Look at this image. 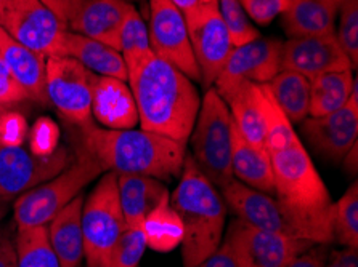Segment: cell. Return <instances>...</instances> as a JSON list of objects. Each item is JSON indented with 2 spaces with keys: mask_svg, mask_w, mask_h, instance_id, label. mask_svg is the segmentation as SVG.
I'll use <instances>...</instances> for the list:
<instances>
[{
  "mask_svg": "<svg viewBox=\"0 0 358 267\" xmlns=\"http://www.w3.org/2000/svg\"><path fill=\"white\" fill-rule=\"evenodd\" d=\"M127 84L142 130L187 144L201 106L193 80L150 52L127 66Z\"/></svg>",
  "mask_w": 358,
  "mask_h": 267,
  "instance_id": "cell-1",
  "label": "cell"
},
{
  "mask_svg": "<svg viewBox=\"0 0 358 267\" xmlns=\"http://www.w3.org/2000/svg\"><path fill=\"white\" fill-rule=\"evenodd\" d=\"M80 133L83 146L103 171L142 174L161 181L180 176L185 163V144L146 130H108L92 122Z\"/></svg>",
  "mask_w": 358,
  "mask_h": 267,
  "instance_id": "cell-2",
  "label": "cell"
},
{
  "mask_svg": "<svg viewBox=\"0 0 358 267\" xmlns=\"http://www.w3.org/2000/svg\"><path fill=\"white\" fill-rule=\"evenodd\" d=\"M180 174V183L171 195V205L183 224V267H194L222 245L227 204L193 157H185Z\"/></svg>",
  "mask_w": 358,
  "mask_h": 267,
  "instance_id": "cell-3",
  "label": "cell"
},
{
  "mask_svg": "<svg viewBox=\"0 0 358 267\" xmlns=\"http://www.w3.org/2000/svg\"><path fill=\"white\" fill-rule=\"evenodd\" d=\"M273 188L281 204L331 231V195L299 136L270 147ZM333 234V231H331Z\"/></svg>",
  "mask_w": 358,
  "mask_h": 267,
  "instance_id": "cell-4",
  "label": "cell"
},
{
  "mask_svg": "<svg viewBox=\"0 0 358 267\" xmlns=\"http://www.w3.org/2000/svg\"><path fill=\"white\" fill-rule=\"evenodd\" d=\"M222 197L238 220L246 222L248 226L315 245L334 242L333 234L328 229L287 208L272 195L244 186L235 178L222 188Z\"/></svg>",
  "mask_w": 358,
  "mask_h": 267,
  "instance_id": "cell-5",
  "label": "cell"
},
{
  "mask_svg": "<svg viewBox=\"0 0 358 267\" xmlns=\"http://www.w3.org/2000/svg\"><path fill=\"white\" fill-rule=\"evenodd\" d=\"M100 173L103 168L99 160L80 146L73 162L62 173L16 199L13 206L16 227L47 226Z\"/></svg>",
  "mask_w": 358,
  "mask_h": 267,
  "instance_id": "cell-6",
  "label": "cell"
},
{
  "mask_svg": "<svg viewBox=\"0 0 358 267\" xmlns=\"http://www.w3.org/2000/svg\"><path fill=\"white\" fill-rule=\"evenodd\" d=\"M193 159L206 178L220 189L233 179V121L229 106L209 86L192 132Z\"/></svg>",
  "mask_w": 358,
  "mask_h": 267,
  "instance_id": "cell-7",
  "label": "cell"
},
{
  "mask_svg": "<svg viewBox=\"0 0 358 267\" xmlns=\"http://www.w3.org/2000/svg\"><path fill=\"white\" fill-rule=\"evenodd\" d=\"M126 226L116 173L106 171L84 200L83 236L85 267H108L113 248Z\"/></svg>",
  "mask_w": 358,
  "mask_h": 267,
  "instance_id": "cell-8",
  "label": "cell"
},
{
  "mask_svg": "<svg viewBox=\"0 0 358 267\" xmlns=\"http://www.w3.org/2000/svg\"><path fill=\"white\" fill-rule=\"evenodd\" d=\"M0 27L29 50L58 56L68 27L41 0H10L0 10Z\"/></svg>",
  "mask_w": 358,
  "mask_h": 267,
  "instance_id": "cell-9",
  "label": "cell"
},
{
  "mask_svg": "<svg viewBox=\"0 0 358 267\" xmlns=\"http://www.w3.org/2000/svg\"><path fill=\"white\" fill-rule=\"evenodd\" d=\"M92 77L94 74L73 58H47L48 102L64 121L79 128L92 123Z\"/></svg>",
  "mask_w": 358,
  "mask_h": 267,
  "instance_id": "cell-10",
  "label": "cell"
},
{
  "mask_svg": "<svg viewBox=\"0 0 358 267\" xmlns=\"http://www.w3.org/2000/svg\"><path fill=\"white\" fill-rule=\"evenodd\" d=\"M73 159L64 146H58L48 155H39L23 146L0 143V200L18 199L26 190L62 173Z\"/></svg>",
  "mask_w": 358,
  "mask_h": 267,
  "instance_id": "cell-11",
  "label": "cell"
},
{
  "mask_svg": "<svg viewBox=\"0 0 358 267\" xmlns=\"http://www.w3.org/2000/svg\"><path fill=\"white\" fill-rule=\"evenodd\" d=\"M183 16L192 50L201 70V82L213 86L235 48L222 21L217 0L199 2Z\"/></svg>",
  "mask_w": 358,
  "mask_h": 267,
  "instance_id": "cell-12",
  "label": "cell"
},
{
  "mask_svg": "<svg viewBox=\"0 0 358 267\" xmlns=\"http://www.w3.org/2000/svg\"><path fill=\"white\" fill-rule=\"evenodd\" d=\"M236 267H285L297 254L312 248V242L265 232L236 218L225 241Z\"/></svg>",
  "mask_w": 358,
  "mask_h": 267,
  "instance_id": "cell-13",
  "label": "cell"
},
{
  "mask_svg": "<svg viewBox=\"0 0 358 267\" xmlns=\"http://www.w3.org/2000/svg\"><path fill=\"white\" fill-rule=\"evenodd\" d=\"M150 47L159 56L185 74L201 82V70L189 43L185 16L171 0H150Z\"/></svg>",
  "mask_w": 358,
  "mask_h": 267,
  "instance_id": "cell-14",
  "label": "cell"
},
{
  "mask_svg": "<svg viewBox=\"0 0 358 267\" xmlns=\"http://www.w3.org/2000/svg\"><path fill=\"white\" fill-rule=\"evenodd\" d=\"M281 50L283 42L264 37H257L246 45L235 47L214 82L215 91L222 93L240 82L268 84L281 70Z\"/></svg>",
  "mask_w": 358,
  "mask_h": 267,
  "instance_id": "cell-15",
  "label": "cell"
},
{
  "mask_svg": "<svg viewBox=\"0 0 358 267\" xmlns=\"http://www.w3.org/2000/svg\"><path fill=\"white\" fill-rule=\"evenodd\" d=\"M301 130L318 154L333 162L343 160L358 139L357 82L345 106L328 116L307 117L301 122Z\"/></svg>",
  "mask_w": 358,
  "mask_h": 267,
  "instance_id": "cell-16",
  "label": "cell"
},
{
  "mask_svg": "<svg viewBox=\"0 0 358 267\" xmlns=\"http://www.w3.org/2000/svg\"><path fill=\"white\" fill-rule=\"evenodd\" d=\"M281 69L294 70L308 80L322 74L352 70V64L341 48L336 34L294 37L283 43Z\"/></svg>",
  "mask_w": 358,
  "mask_h": 267,
  "instance_id": "cell-17",
  "label": "cell"
},
{
  "mask_svg": "<svg viewBox=\"0 0 358 267\" xmlns=\"http://www.w3.org/2000/svg\"><path fill=\"white\" fill-rule=\"evenodd\" d=\"M92 117L103 128L132 130L138 123V112L127 82L94 74Z\"/></svg>",
  "mask_w": 358,
  "mask_h": 267,
  "instance_id": "cell-18",
  "label": "cell"
},
{
  "mask_svg": "<svg viewBox=\"0 0 358 267\" xmlns=\"http://www.w3.org/2000/svg\"><path fill=\"white\" fill-rule=\"evenodd\" d=\"M134 5L126 0H85L69 20L68 31L105 43L119 52V36Z\"/></svg>",
  "mask_w": 358,
  "mask_h": 267,
  "instance_id": "cell-19",
  "label": "cell"
},
{
  "mask_svg": "<svg viewBox=\"0 0 358 267\" xmlns=\"http://www.w3.org/2000/svg\"><path fill=\"white\" fill-rule=\"evenodd\" d=\"M0 66L23 86L29 100L47 105V58L21 45L2 27H0Z\"/></svg>",
  "mask_w": 358,
  "mask_h": 267,
  "instance_id": "cell-20",
  "label": "cell"
},
{
  "mask_svg": "<svg viewBox=\"0 0 358 267\" xmlns=\"http://www.w3.org/2000/svg\"><path fill=\"white\" fill-rule=\"evenodd\" d=\"M84 195L79 194L47 224L48 241L62 267H80L84 259Z\"/></svg>",
  "mask_w": 358,
  "mask_h": 267,
  "instance_id": "cell-21",
  "label": "cell"
},
{
  "mask_svg": "<svg viewBox=\"0 0 358 267\" xmlns=\"http://www.w3.org/2000/svg\"><path fill=\"white\" fill-rule=\"evenodd\" d=\"M58 56L76 59L92 74L127 82V68L122 54L115 48L85 36L71 31L64 32Z\"/></svg>",
  "mask_w": 358,
  "mask_h": 267,
  "instance_id": "cell-22",
  "label": "cell"
},
{
  "mask_svg": "<svg viewBox=\"0 0 358 267\" xmlns=\"http://www.w3.org/2000/svg\"><path fill=\"white\" fill-rule=\"evenodd\" d=\"M231 171L236 181L264 194H273V170L268 151L264 144L248 141L233 123Z\"/></svg>",
  "mask_w": 358,
  "mask_h": 267,
  "instance_id": "cell-23",
  "label": "cell"
},
{
  "mask_svg": "<svg viewBox=\"0 0 358 267\" xmlns=\"http://www.w3.org/2000/svg\"><path fill=\"white\" fill-rule=\"evenodd\" d=\"M338 0H289L283 13V27L289 39L334 34Z\"/></svg>",
  "mask_w": 358,
  "mask_h": 267,
  "instance_id": "cell-24",
  "label": "cell"
},
{
  "mask_svg": "<svg viewBox=\"0 0 358 267\" xmlns=\"http://www.w3.org/2000/svg\"><path fill=\"white\" fill-rule=\"evenodd\" d=\"M219 95L229 106L231 121L238 132L251 143L264 144L262 85L240 82Z\"/></svg>",
  "mask_w": 358,
  "mask_h": 267,
  "instance_id": "cell-25",
  "label": "cell"
},
{
  "mask_svg": "<svg viewBox=\"0 0 358 267\" xmlns=\"http://www.w3.org/2000/svg\"><path fill=\"white\" fill-rule=\"evenodd\" d=\"M117 192L126 224L143 226L146 215L169 197V189L159 179L142 174H116Z\"/></svg>",
  "mask_w": 358,
  "mask_h": 267,
  "instance_id": "cell-26",
  "label": "cell"
},
{
  "mask_svg": "<svg viewBox=\"0 0 358 267\" xmlns=\"http://www.w3.org/2000/svg\"><path fill=\"white\" fill-rule=\"evenodd\" d=\"M278 107L292 125L301 123L310 112V80L294 70L281 69L265 84Z\"/></svg>",
  "mask_w": 358,
  "mask_h": 267,
  "instance_id": "cell-27",
  "label": "cell"
},
{
  "mask_svg": "<svg viewBox=\"0 0 358 267\" xmlns=\"http://www.w3.org/2000/svg\"><path fill=\"white\" fill-rule=\"evenodd\" d=\"M355 79L352 70L322 74L310 80V117H323L347 105L354 90Z\"/></svg>",
  "mask_w": 358,
  "mask_h": 267,
  "instance_id": "cell-28",
  "label": "cell"
},
{
  "mask_svg": "<svg viewBox=\"0 0 358 267\" xmlns=\"http://www.w3.org/2000/svg\"><path fill=\"white\" fill-rule=\"evenodd\" d=\"M146 247L159 253H169L183 241V224L180 216L171 205V195L162 199L143 221Z\"/></svg>",
  "mask_w": 358,
  "mask_h": 267,
  "instance_id": "cell-29",
  "label": "cell"
},
{
  "mask_svg": "<svg viewBox=\"0 0 358 267\" xmlns=\"http://www.w3.org/2000/svg\"><path fill=\"white\" fill-rule=\"evenodd\" d=\"M15 250L18 267H62L48 241L47 226L16 227Z\"/></svg>",
  "mask_w": 358,
  "mask_h": 267,
  "instance_id": "cell-30",
  "label": "cell"
},
{
  "mask_svg": "<svg viewBox=\"0 0 358 267\" xmlns=\"http://www.w3.org/2000/svg\"><path fill=\"white\" fill-rule=\"evenodd\" d=\"M331 231L333 241L345 248H358V186L345 190L343 197L331 205Z\"/></svg>",
  "mask_w": 358,
  "mask_h": 267,
  "instance_id": "cell-31",
  "label": "cell"
},
{
  "mask_svg": "<svg viewBox=\"0 0 358 267\" xmlns=\"http://www.w3.org/2000/svg\"><path fill=\"white\" fill-rule=\"evenodd\" d=\"M151 50L148 27H146L142 15L138 10L132 7L127 13L124 24L121 27V36H119V53L122 54L126 68L130 64L137 63L145 54Z\"/></svg>",
  "mask_w": 358,
  "mask_h": 267,
  "instance_id": "cell-32",
  "label": "cell"
},
{
  "mask_svg": "<svg viewBox=\"0 0 358 267\" xmlns=\"http://www.w3.org/2000/svg\"><path fill=\"white\" fill-rule=\"evenodd\" d=\"M146 248L143 226L126 224L113 248L108 267H138Z\"/></svg>",
  "mask_w": 358,
  "mask_h": 267,
  "instance_id": "cell-33",
  "label": "cell"
},
{
  "mask_svg": "<svg viewBox=\"0 0 358 267\" xmlns=\"http://www.w3.org/2000/svg\"><path fill=\"white\" fill-rule=\"evenodd\" d=\"M217 7H219V13L227 31H229L233 47L246 45L260 37L257 27L251 23L240 0H217Z\"/></svg>",
  "mask_w": 358,
  "mask_h": 267,
  "instance_id": "cell-34",
  "label": "cell"
},
{
  "mask_svg": "<svg viewBox=\"0 0 358 267\" xmlns=\"http://www.w3.org/2000/svg\"><path fill=\"white\" fill-rule=\"evenodd\" d=\"M339 26L334 31L341 48L349 58L352 70L358 66V0H343L339 7Z\"/></svg>",
  "mask_w": 358,
  "mask_h": 267,
  "instance_id": "cell-35",
  "label": "cell"
},
{
  "mask_svg": "<svg viewBox=\"0 0 358 267\" xmlns=\"http://www.w3.org/2000/svg\"><path fill=\"white\" fill-rule=\"evenodd\" d=\"M240 3L249 20L259 26H267L286 12L289 0H240Z\"/></svg>",
  "mask_w": 358,
  "mask_h": 267,
  "instance_id": "cell-36",
  "label": "cell"
},
{
  "mask_svg": "<svg viewBox=\"0 0 358 267\" xmlns=\"http://www.w3.org/2000/svg\"><path fill=\"white\" fill-rule=\"evenodd\" d=\"M29 128L26 119L15 111L0 116V143L7 146H21L28 138Z\"/></svg>",
  "mask_w": 358,
  "mask_h": 267,
  "instance_id": "cell-37",
  "label": "cell"
},
{
  "mask_svg": "<svg viewBox=\"0 0 358 267\" xmlns=\"http://www.w3.org/2000/svg\"><path fill=\"white\" fill-rule=\"evenodd\" d=\"M29 136L31 151L39 155H48L58 147V128L48 119L37 121Z\"/></svg>",
  "mask_w": 358,
  "mask_h": 267,
  "instance_id": "cell-38",
  "label": "cell"
},
{
  "mask_svg": "<svg viewBox=\"0 0 358 267\" xmlns=\"http://www.w3.org/2000/svg\"><path fill=\"white\" fill-rule=\"evenodd\" d=\"M26 100H29V98L23 86L0 66V116Z\"/></svg>",
  "mask_w": 358,
  "mask_h": 267,
  "instance_id": "cell-39",
  "label": "cell"
},
{
  "mask_svg": "<svg viewBox=\"0 0 358 267\" xmlns=\"http://www.w3.org/2000/svg\"><path fill=\"white\" fill-rule=\"evenodd\" d=\"M41 2L68 27L69 20L83 7L85 0H41Z\"/></svg>",
  "mask_w": 358,
  "mask_h": 267,
  "instance_id": "cell-40",
  "label": "cell"
},
{
  "mask_svg": "<svg viewBox=\"0 0 358 267\" xmlns=\"http://www.w3.org/2000/svg\"><path fill=\"white\" fill-rule=\"evenodd\" d=\"M324 252L322 248H308L307 252L297 254L285 267H324Z\"/></svg>",
  "mask_w": 358,
  "mask_h": 267,
  "instance_id": "cell-41",
  "label": "cell"
},
{
  "mask_svg": "<svg viewBox=\"0 0 358 267\" xmlns=\"http://www.w3.org/2000/svg\"><path fill=\"white\" fill-rule=\"evenodd\" d=\"M194 267H236V266H235V261L231 258L229 247H227V243L222 241L220 247L217 248L209 258L201 261V263Z\"/></svg>",
  "mask_w": 358,
  "mask_h": 267,
  "instance_id": "cell-42",
  "label": "cell"
},
{
  "mask_svg": "<svg viewBox=\"0 0 358 267\" xmlns=\"http://www.w3.org/2000/svg\"><path fill=\"white\" fill-rule=\"evenodd\" d=\"M324 267H358V248H344L334 252Z\"/></svg>",
  "mask_w": 358,
  "mask_h": 267,
  "instance_id": "cell-43",
  "label": "cell"
},
{
  "mask_svg": "<svg viewBox=\"0 0 358 267\" xmlns=\"http://www.w3.org/2000/svg\"><path fill=\"white\" fill-rule=\"evenodd\" d=\"M0 267H18L15 242L7 232L0 231Z\"/></svg>",
  "mask_w": 358,
  "mask_h": 267,
  "instance_id": "cell-44",
  "label": "cell"
},
{
  "mask_svg": "<svg viewBox=\"0 0 358 267\" xmlns=\"http://www.w3.org/2000/svg\"><path fill=\"white\" fill-rule=\"evenodd\" d=\"M171 2L176 5V7L180 10L182 13H187L192 8L196 7V5L201 2V0H171Z\"/></svg>",
  "mask_w": 358,
  "mask_h": 267,
  "instance_id": "cell-45",
  "label": "cell"
},
{
  "mask_svg": "<svg viewBox=\"0 0 358 267\" xmlns=\"http://www.w3.org/2000/svg\"><path fill=\"white\" fill-rule=\"evenodd\" d=\"M3 201H5V200H0V221H2V218L5 216V210H7V208H5Z\"/></svg>",
  "mask_w": 358,
  "mask_h": 267,
  "instance_id": "cell-46",
  "label": "cell"
},
{
  "mask_svg": "<svg viewBox=\"0 0 358 267\" xmlns=\"http://www.w3.org/2000/svg\"><path fill=\"white\" fill-rule=\"evenodd\" d=\"M8 2H10V0H0V10H2Z\"/></svg>",
  "mask_w": 358,
  "mask_h": 267,
  "instance_id": "cell-47",
  "label": "cell"
},
{
  "mask_svg": "<svg viewBox=\"0 0 358 267\" xmlns=\"http://www.w3.org/2000/svg\"><path fill=\"white\" fill-rule=\"evenodd\" d=\"M201 2H213V0H201Z\"/></svg>",
  "mask_w": 358,
  "mask_h": 267,
  "instance_id": "cell-48",
  "label": "cell"
},
{
  "mask_svg": "<svg viewBox=\"0 0 358 267\" xmlns=\"http://www.w3.org/2000/svg\"><path fill=\"white\" fill-rule=\"evenodd\" d=\"M126 2H130V3H132V2H134V0H126Z\"/></svg>",
  "mask_w": 358,
  "mask_h": 267,
  "instance_id": "cell-49",
  "label": "cell"
},
{
  "mask_svg": "<svg viewBox=\"0 0 358 267\" xmlns=\"http://www.w3.org/2000/svg\"><path fill=\"white\" fill-rule=\"evenodd\" d=\"M338 2H339V3H343V0H338Z\"/></svg>",
  "mask_w": 358,
  "mask_h": 267,
  "instance_id": "cell-50",
  "label": "cell"
},
{
  "mask_svg": "<svg viewBox=\"0 0 358 267\" xmlns=\"http://www.w3.org/2000/svg\"><path fill=\"white\" fill-rule=\"evenodd\" d=\"M80 267H83V266H80Z\"/></svg>",
  "mask_w": 358,
  "mask_h": 267,
  "instance_id": "cell-51",
  "label": "cell"
},
{
  "mask_svg": "<svg viewBox=\"0 0 358 267\" xmlns=\"http://www.w3.org/2000/svg\"><path fill=\"white\" fill-rule=\"evenodd\" d=\"M138 267H140V266H138Z\"/></svg>",
  "mask_w": 358,
  "mask_h": 267,
  "instance_id": "cell-52",
  "label": "cell"
}]
</instances>
